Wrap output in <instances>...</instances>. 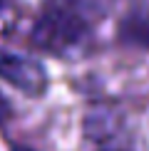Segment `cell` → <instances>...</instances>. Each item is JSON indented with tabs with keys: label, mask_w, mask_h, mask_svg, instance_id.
<instances>
[{
	"label": "cell",
	"mask_w": 149,
	"mask_h": 151,
	"mask_svg": "<svg viewBox=\"0 0 149 151\" xmlns=\"http://www.w3.org/2000/svg\"><path fill=\"white\" fill-rule=\"evenodd\" d=\"M85 37V22L67 8H52L37 20L33 30V40L37 47L45 50H70Z\"/></svg>",
	"instance_id": "obj_1"
},
{
	"label": "cell",
	"mask_w": 149,
	"mask_h": 151,
	"mask_svg": "<svg viewBox=\"0 0 149 151\" xmlns=\"http://www.w3.org/2000/svg\"><path fill=\"white\" fill-rule=\"evenodd\" d=\"M0 77L15 84L17 89H22L25 94H40L47 84L42 65L22 55L5 52V50H0Z\"/></svg>",
	"instance_id": "obj_2"
},
{
	"label": "cell",
	"mask_w": 149,
	"mask_h": 151,
	"mask_svg": "<svg viewBox=\"0 0 149 151\" xmlns=\"http://www.w3.org/2000/svg\"><path fill=\"white\" fill-rule=\"evenodd\" d=\"M122 37L132 45L149 47V8H137L122 20Z\"/></svg>",
	"instance_id": "obj_3"
},
{
	"label": "cell",
	"mask_w": 149,
	"mask_h": 151,
	"mask_svg": "<svg viewBox=\"0 0 149 151\" xmlns=\"http://www.w3.org/2000/svg\"><path fill=\"white\" fill-rule=\"evenodd\" d=\"M8 111H10V109H8V102H5V99L0 97V119H3V116H8Z\"/></svg>",
	"instance_id": "obj_4"
},
{
	"label": "cell",
	"mask_w": 149,
	"mask_h": 151,
	"mask_svg": "<svg viewBox=\"0 0 149 151\" xmlns=\"http://www.w3.org/2000/svg\"><path fill=\"white\" fill-rule=\"evenodd\" d=\"M12 151H30V149H12Z\"/></svg>",
	"instance_id": "obj_5"
}]
</instances>
